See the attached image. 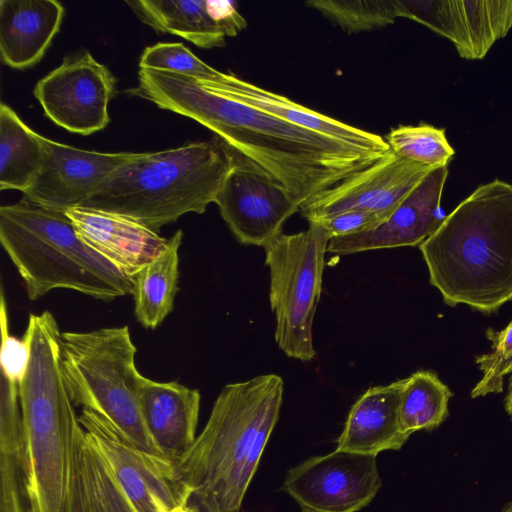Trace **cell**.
I'll return each instance as SVG.
<instances>
[{
    "mask_svg": "<svg viewBox=\"0 0 512 512\" xmlns=\"http://www.w3.org/2000/svg\"><path fill=\"white\" fill-rule=\"evenodd\" d=\"M60 337L50 311L29 315L22 338L30 356L18 386L30 512H137L75 412L60 369Z\"/></svg>",
    "mask_w": 512,
    "mask_h": 512,
    "instance_id": "6da1fadb",
    "label": "cell"
},
{
    "mask_svg": "<svg viewBox=\"0 0 512 512\" xmlns=\"http://www.w3.org/2000/svg\"><path fill=\"white\" fill-rule=\"evenodd\" d=\"M128 93L208 128L300 205L382 158L210 91L182 74L140 68L138 85Z\"/></svg>",
    "mask_w": 512,
    "mask_h": 512,
    "instance_id": "7a4b0ae2",
    "label": "cell"
},
{
    "mask_svg": "<svg viewBox=\"0 0 512 512\" xmlns=\"http://www.w3.org/2000/svg\"><path fill=\"white\" fill-rule=\"evenodd\" d=\"M283 379L264 374L225 385L190 448L174 460L188 512H240L277 424Z\"/></svg>",
    "mask_w": 512,
    "mask_h": 512,
    "instance_id": "3957f363",
    "label": "cell"
},
{
    "mask_svg": "<svg viewBox=\"0 0 512 512\" xmlns=\"http://www.w3.org/2000/svg\"><path fill=\"white\" fill-rule=\"evenodd\" d=\"M419 249L447 305L491 314L512 301V184L476 188Z\"/></svg>",
    "mask_w": 512,
    "mask_h": 512,
    "instance_id": "277c9868",
    "label": "cell"
},
{
    "mask_svg": "<svg viewBox=\"0 0 512 512\" xmlns=\"http://www.w3.org/2000/svg\"><path fill=\"white\" fill-rule=\"evenodd\" d=\"M234 154L219 137L140 152L81 207L132 218L155 232L187 213L202 214L231 170Z\"/></svg>",
    "mask_w": 512,
    "mask_h": 512,
    "instance_id": "5b68a950",
    "label": "cell"
},
{
    "mask_svg": "<svg viewBox=\"0 0 512 512\" xmlns=\"http://www.w3.org/2000/svg\"><path fill=\"white\" fill-rule=\"evenodd\" d=\"M0 243L31 301L58 288L103 301L131 294L130 278L80 238L65 212L25 196L0 207Z\"/></svg>",
    "mask_w": 512,
    "mask_h": 512,
    "instance_id": "8992f818",
    "label": "cell"
},
{
    "mask_svg": "<svg viewBox=\"0 0 512 512\" xmlns=\"http://www.w3.org/2000/svg\"><path fill=\"white\" fill-rule=\"evenodd\" d=\"M136 352L127 325L63 332L59 356L63 381L75 407L106 419L137 449L163 456L142 416L143 375L136 367Z\"/></svg>",
    "mask_w": 512,
    "mask_h": 512,
    "instance_id": "52a82bcc",
    "label": "cell"
},
{
    "mask_svg": "<svg viewBox=\"0 0 512 512\" xmlns=\"http://www.w3.org/2000/svg\"><path fill=\"white\" fill-rule=\"evenodd\" d=\"M331 237L317 222L308 229L283 232L265 247L270 272V304L276 318L275 341L288 356L315 358L312 324L321 295L325 253Z\"/></svg>",
    "mask_w": 512,
    "mask_h": 512,
    "instance_id": "ba28073f",
    "label": "cell"
},
{
    "mask_svg": "<svg viewBox=\"0 0 512 512\" xmlns=\"http://www.w3.org/2000/svg\"><path fill=\"white\" fill-rule=\"evenodd\" d=\"M115 91L116 78L110 69L81 49L65 56L36 83L33 93L54 124L86 136L109 124L108 104Z\"/></svg>",
    "mask_w": 512,
    "mask_h": 512,
    "instance_id": "9c48e42d",
    "label": "cell"
},
{
    "mask_svg": "<svg viewBox=\"0 0 512 512\" xmlns=\"http://www.w3.org/2000/svg\"><path fill=\"white\" fill-rule=\"evenodd\" d=\"M381 486L376 457L334 450L290 468L282 490L302 512H358Z\"/></svg>",
    "mask_w": 512,
    "mask_h": 512,
    "instance_id": "30bf717a",
    "label": "cell"
},
{
    "mask_svg": "<svg viewBox=\"0 0 512 512\" xmlns=\"http://www.w3.org/2000/svg\"><path fill=\"white\" fill-rule=\"evenodd\" d=\"M232 152L234 163L215 203L239 242L265 247L282 233L284 222L299 212L300 204L268 173Z\"/></svg>",
    "mask_w": 512,
    "mask_h": 512,
    "instance_id": "8fae6325",
    "label": "cell"
},
{
    "mask_svg": "<svg viewBox=\"0 0 512 512\" xmlns=\"http://www.w3.org/2000/svg\"><path fill=\"white\" fill-rule=\"evenodd\" d=\"M434 169L390 151L366 168L307 199L300 205L299 212L308 222L347 210H367L390 216Z\"/></svg>",
    "mask_w": 512,
    "mask_h": 512,
    "instance_id": "7c38bea8",
    "label": "cell"
},
{
    "mask_svg": "<svg viewBox=\"0 0 512 512\" xmlns=\"http://www.w3.org/2000/svg\"><path fill=\"white\" fill-rule=\"evenodd\" d=\"M79 421L110 461L137 512L182 507L173 460L137 449L110 422L88 410H81Z\"/></svg>",
    "mask_w": 512,
    "mask_h": 512,
    "instance_id": "4fadbf2b",
    "label": "cell"
},
{
    "mask_svg": "<svg viewBox=\"0 0 512 512\" xmlns=\"http://www.w3.org/2000/svg\"><path fill=\"white\" fill-rule=\"evenodd\" d=\"M398 17L451 41L467 60L485 57L512 27V0H396Z\"/></svg>",
    "mask_w": 512,
    "mask_h": 512,
    "instance_id": "5bb4252c",
    "label": "cell"
},
{
    "mask_svg": "<svg viewBox=\"0 0 512 512\" xmlns=\"http://www.w3.org/2000/svg\"><path fill=\"white\" fill-rule=\"evenodd\" d=\"M40 137L45 150L43 167L23 196L63 212L81 207L115 171L140 154L84 150Z\"/></svg>",
    "mask_w": 512,
    "mask_h": 512,
    "instance_id": "9a60e30c",
    "label": "cell"
},
{
    "mask_svg": "<svg viewBox=\"0 0 512 512\" xmlns=\"http://www.w3.org/2000/svg\"><path fill=\"white\" fill-rule=\"evenodd\" d=\"M448 166L432 170L375 228L330 239L327 251L347 255L376 249L420 246L443 223L441 198Z\"/></svg>",
    "mask_w": 512,
    "mask_h": 512,
    "instance_id": "2e32d148",
    "label": "cell"
},
{
    "mask_svg": "<svg viewBox=\"0 0 512 512\" xmlns=\"http://www.w3.org/2000/svg\"><path fill=\"white\" fill-rule=\"evenodd\" d=\"M65 213L80 238L128 278L156 259L168 245L167 238L123 215L83 207Z\"/></svg>",
    "mask_w": 512,
    "mask_h": 512,
    "instance_id": "e0dca14e",
    "label": "cell"
},
{
    "mask_svg": "<svg viewBox=\"0 0 512 512\" xmlns=\"http://www.w3.org/2000/svg\"><path fill=\"white\" fill-rule=\"evenodd\" d=\"M201 85L210 91L266 112L295 126L333 138L350 147L379 157L391 151L385 138L378 134L311 110L232 73H222L220 80L215 84Z\"/></svg>",
    "mask_w": 512,
    "mask_h": 512,
    "instance_id": "ac0fdd59",
    "label": "cell"
},
{
    "mask_svg": "<svg viewBox=\"0 0 512 512\" xmlns=\"http://www.w3.org/2000/svg\"><path fill=\"white\" fill-rule=\"evenodd\" d=\"M139 401L146 427L161 454L173 461L184 454L197 437L199 390L143 376Z\"/></svg>",
    "mask_w": 512,
    "mask_h": 512,
    "instance_id": "d6986e66",
    "label": "cell"
},
{
    "mask_svg": "<svg viewBox=\"0 0 512 512\" xmlns=\"http://www.w3.org/2000/svg\"><path fill=\"white\" fill-rule=\"evenodd\" d=\"M404 379L368 388L352 405L335 450L376 457L400 450L409 437L400 423Z\"/></svg>",
    "mask_w": 512,
    "mask_h": 512,
    "instance_id": "ffe728a7",
    "label": "cell"
},
{
    "mask_svg": "<svg viewBox=\"0 0 512 512\" xmlns=\"http://www.w3.org/2000/svg\"><path fill=\"white\" fill-rule=\"evenodd\" d=\"M65 8L56 0H0V53L5 65L38 63L60 29Z\"/></svg>",
    "mask_w": 512,
    "mask_h": 512,
    "instance_id": "44dd1931",
    "label": "cell"
},
{
    "mask_svg": "<svg viewBox=\"0 0 512 512\" xmlns=\"http://www.w3.org/2000/svg\"><path fill=\"white\" fill-rule=\"evenodd\" d=\"M28 448L19 386L0 380V512H30Z\"/></svg>",
    "mask_w": 512,
    "mask_h": 512,
    "instance_id": "7402d4cb",
    "label": "cell"
},
{
    "mask_svg": "<svg viewBox=\"0 0 512 512\" xmlns=\"http://www.w3.org/2000/svg\"><path fill=\"white\" fill-rule=\"evenodd\" d=\"M157 33L172 34L203 49L225 46L227 33L209 0H133L125 2Z\"/></svg>",
    "mask_w": 512,
    "mask_h": 512,
    "instance_id": "603a6c76",
    "label": "cell"
},
{
    "mask_svg": "<svg viewBox=\"0 0 512 512\" xmlns=\"http://www.w3.org/2000/svg\"><path fill=\"white\" fill-rule=\"evenodd\" d=\"M183 232L168 238L167 248L130 280L137 321L147 329L157 328L172 312L179 290V248Z\"/></svg>",
    "mask_w": 512,
    "mask_h": 512,
    "instance_id": "cb8c5ba5",
    "label": "cell"
},
{
    "mask_svg": "<svg viewBox=\"0 0 512 512\" xmlns=\"http://www.w3.org/2000/svg\"><path fill=\"white\" fill-rule=\"evenodd\" d=\"M41 135L29 128L7 104H0V190L24 193L44 163Z\"/></svg>",
    "mask_w": 512,
    "mask_h": 512,
    "instance_id": "d4e9b609",
    "label": "cell"
},
{
    "mask_svg": "<svg viewBox=\"0 0 512 512\" xmlns=\"http://www.w3.org/2000/svg\"><path fill=\"white\" fill-rule=\"evenodd\" d=\"M449 387L432 371L419 370L404 378L399 404L403 430L412 435L439 427L449 415Z\"/></svg>",
    "mask_w": 512,
    "mask_h": 512,
    "instance_id": "484cf974",
    "label": "cell"
},
{
    "mask_svg": "<svg viewBox=\"0 0 512 512\" xmlns=\"http://www.w3.org/2000/svg\"><path fill=\"white\" fill-rule=\"evenodd\" d=\"M385 140L396 155L434 168L448 166L455 154L445 129L425 123L400 125Z\"/></svg>",
    "mask_w": 512,
    "mask_h": 512,
    "instance_id": "4316f807",
    "label": "cell"
},
{
    "mask_svg": "<svg viewBox=\"0 0 512 512\" xmlns=\"http://www.w3.org/2000/svg\"><path fill=\"white\" fill-rule=\"evenodd\" d=\"M306 5L347 33L380 29L398 18L396 0H312Z\"/></svg>",
    "mask_w": 512,
    "mask_h": 512,
    "instance_id": "83f0119b",
    "label": "cell"
},
{
    "mask_svg": "<svg viewBox=\"0 0 512 512\" xmlns=\"http://www.w3.org/2000/svg\"><path fill=\"white\" fill-rule=\"evenodd\" d=\"M139 67L182 74L200 84H215L223 73L200 60L178 42L156 43L146 47L140 56Z\"/></svg>",
    "mask_w": 512,
    "mask_h": 512,
    "instance_id": "f1b7e54d",
    "label": "cell"
},
{
    "mask_svg": "<svg viewBox=\"0 0 512 512\" xmlns=\"http://www.w3.org/2000/svg\"><path fill=\"white\" fill-rule=\"evenodd\" d=\"M492 349L475 358L482 377L471 391L472 398L503 391L504 378L512 373V321L501 331L487 330Z\"/></svg>",
    "mask_w": 512,
    "mask_h": 512,
    "instance_id": "f546056e",
    "label": "cell"
},
{
    "mask_svg": "<svg viewBox=\"0 0 512 512\" xmlns=\"http://www.w3.org/2000/svg\"><path fill=\"white\" fill-rule=\"evenodd\" d=\"M0 326L1 375L19 385L27 371L30 354L26 341L23 338H16L9 333L8 308L3 288H1L0 295Z\"/></svg>",
    "mask_w": 512,
    "mask_h": 512,
    "instance_id": "4dcf8cb0",
    "label": "cell"
},
{
    "mask_svg": "<svg viewBox=\"0 0 512 512\" xmlns=\"http://www.w3.org/2000/svg\"><path fill=\"white\" fill-rule=\"evenodd\" d=\"M388 217L383 213L367 210H347L313 222L321 224L332 239L371 230Z\"/></svg>",
    "mask_w": 512,
    "mask_h": 512,
    "instance_id": "1f68e13d",
    "label": "cell"
},
{
    "mask_svg": "<svg viewBox=\"0 0 512 512\" xmlns=\"http://www.w3.org/2000/svg\"><path fill=\"white\" fill-rule=\"evenodd\" d=\"M504 408L507 413L512 410V377L508 385V391L504 400Z\"/></svg>",
    "mask_w": 512,
    "mask_h": 512,
    "instance_id": "d6a6232c",
    "label": "cell"
},
{
    "mask_svg": "<svg viewBox=\"0 0 512 512\" xmlns=\"http://www.w3.org/2000/svg\"><path fill=\"white\" fill-rule=\"evenodd\" d=\"M499 512H512V500L506 503Z\"/></svg>",
    "mask_w": 512,
    "mask_h": 512,
    "instance_id": "836d02e7",
    "label": "cell"
},
{
    "mask_svg": "<svg viewBox=\"0 0 512 512\" xmlns=\"http://www.w3.org/2000/svg\"><path fill=\"white\" fill-rule=\"evenodd\" d=\"M507 414H508V415L510 416V418L512 419V410H511L509 413H507Z\"/></svg>",
    "mask_w": 512,
    "mask_h": 512,
    "instance_id": "e575fe53",
    "label": "cell"
}]
</instances>
